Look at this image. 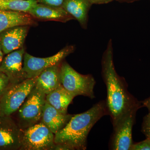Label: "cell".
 Returning a JSON list of instances; mask_svg holds the SVG:
<instances>
[{
	"instance_id": "obj_24",
	"label": "cell",
	"mask_w": 150,
	"mask_h": 150,
	"mask_svg": "<svg viewBox=\"0 0 150 150\" xmlns=\"http://www.w3.org/2000/svg\"><path fill=\"white\" fill-rule=\"evenodd\" d=\"M142 106V107H146L149 110V112H150V96L146 98L144 100L141 101Z\"/></svg>"
},
{
	"instance_id": "obj_19",
	"label": "cell",
	"mask_w": 150,
	"mask_h": 150,
	"mask_svg": "<svg viewBox=\"0 0 150 150\" xmlns=\"http://www.w3.org/2000/svg\"><path fill=\"white\" fill-rule=\"evenodd\" d=\"M10 85L9 79L7 76L4 73L0 72V98Z\"/></svg>"
},
{
	"instance_id": "obj_17",
	"label": "cell",
	"mask_w": 150,
	"mask_h": 150,
	"mask_svg": "<svg viewBox=\"0 0 150 150\" xmlns=\"http://www.w3.org/2000/svg\"><path fill=\"white\" fill-rule=\"evenodd\" d=\"M75 97L62 85L46 95V101L63 114H67L69 105Z\"/></svg>"
},
{
	"instance_id": "obj_3",
	"label": "cell",
	"mask_w": 150,
	"mask_h": 150,
	"mask_svg": "<svg viewBox=\"0 0 150 150\" xmlns=\"http://www.w3.org/2000/svg\"><path fill=\"white\" fill-rule=\"evenodd\" d=\"M61 84L75 97L83 96L93 99L94 88L96 83L93 76L78 73L67 62H62L61 67Z\"/></svg>"
},
{
	"instance_id": "obj_5",
	"label": "cell",
	"mask_w": 150,
	"mask_h": 150,
	"mask_svg": "<svg viewBox=\"0 0 150 150\" xmlns=\"http://www.w3.org/2000/svg\"><path fill=\"white\" fill-rule=\"evenodd\" d=\"M36 78L10 85L0 98V116H11L18 110L36 84Z\"/></svg>"
},
{
	"instance_id": "obj_26",
	"label": "cell",
	"mask_w": 150,
	"mask_h": 150,
	"mask_svg": "<svg viewBox=\"0 0 150 150\" xmlns=\"http://www.w3.org/2000/svg\"><path fill=\"white\" fill-rule=\"evenodd\" d=\"M120 1H125L126 2H132L135 1H137V0H120Z\"/></svg>"
},
{
	"instance_id": "obj_12",
	"label": "cell",
	"mask_w": 150,
	"mask_h": 150,
	"mask_svg": "<svg viewBox=\"0 0 150 150\" xmlns=\"http://www.w3.org/2000/svg\"><path fill=\"white\" fill-rule=\"evenodd\" d=\"M28 13L33 17L41 20L66 22L74 19L62 7H56L40 3H38Z\"/></svg>"
},
{
	"instance_id": "obj_15",
	"label": "cell",
	"mask_w": 150,
	"mask_h": 150,
	"mask_svg": "<svg viewBox=\"0 0 150 150\" xmlns=\"http://www.w3.org/2000/svg\"><path fill=\"white\" fill-rule=\"evenodd\" d=\"M92 5L89 0H65L62 7L77 20L82 28L86 29Z\"/></svg>"
},
{
	"instance_id": "obj_2",
	"label": "cell",
	"mask_w": 150,
	"mask_h": 150,
	"mask_svg": "<svg viewBox=\"0 0 150 150\" xmlns=\"http://www.w3.org/2000/svg\"><path fill=\"white\" fill-rule=\"evenodd\" d=\"M106 115L108 112L105 100L99 101L85 112L74 115L66 126L55 134V144L64 146L66 150L86 149L90 131Z\"/></svg>"
},
{
	"instance_id": "obj_11",
	"label": "cell",
	"mask_w": 150,
	"mask_h": 150,
	"mask_svg": "<svg viewBox=\"0 0 150 150\" xmlns=\"http://www.w3.org/2000/svg\"><path fill=\"white\" fill-rule=\"evenodd\" d=\"M29 27L28 25L15 26L0 33V43L4 54H9L23 47Z\"/></svg>"
},
{
	"instance_id": "obj_23",
	"label": "cell",
	"mask_w": 150,
	"mask_h": 150,
	"mask_svg": "<svg viewBox=\"0 0 150 150\" xmlns=\"http://www.w3.org/2000/svg\"><path fill=\"white\" fill-rule=\"evenodd\" d=\"M92 4H107L114 0H89Z\"/></svg>"
},
{
	"instance_id": "obj_1",
	"label": "cell",
	"mask_w": 150,
	"mask_h": 150,
	"mask_svg": "<svg viewBox=\"0 0 150 150\" xmlns=\"http://www.w3.org/2000/svg\"><path fill=\"white\" fill-rule=\"evenodd\" d=\"M101 75L106 90L105 100L108 115L114 126L129 112L142 108L141 101L130 92L123 77L117 74L113 61L112 40L107 43L101 59Z\"/></svg>"
},
{
	"instance_id": "obj_18",
	"label": "cell",
	"mask_w": 150,
	"mask_h": 150,
	"mask_svg": "<svg viewBox=\"0 0 150 150\" xmlns=\"http://www.w3.org/2000/svg\"><path fill=\"white\" fill-rule=\"evenodd\" d=\"M38 3L37 0H0V10L28 13Z\"/></svg>"
},
{
	"instance_id": "obj_25",
	"label": "cell",
	"mask_w": 150,
	"mask_h": 150,
	"mask_svg": "<svg viewBox=\"0 0 150 150\" xmlns=\"http://www.w3.org/2000/svg\"><path fill=\"white\" fill-rule=\"evenodd\" d=\"M4 53L2 49L1 46V43H0V64L3 61V56H4Z\"/></svg>"
},
{
	"instance_id": "obj_27",
	"label": "cell",
	"mask_w": 150,
	"mask_h": 150,
	"mask_svg": "<svg viewBox=\"0 0 150 150\" xmlns=\"http://www.w3.org/2000/svg\"><path fill=\"white\" fill-rule=\"evenodd\" d=\"M0 115H1V109H0Z\"/></svg>"
},
{
	"instance_id": "obj_13",
	"label": "cell",
	"mask_w": 150,
	"mask_h": 150,
	"mask_svg": "<svg viewBox=\"0 0 150 150\" xmlns=\"http://www.w3.org/2000/svg\"><path fill=\"white\" fill-rule=\"evenodd\" d=\"M73 115L61 113L46 101L40 122L55 134L66 126Z\"/></svg>"
},
{
	"instance_id": "obj_8",
	"label": "cell",
	"mask_w": 150,
	"mask_h": 150,
	"mask_svg": "<svg viewBox=\"0 0 150 150\" xmlns=\"http://www.w3.org/2000/svg\"><path fill=\"white\" fill-rule=\"evenodd\" d=\"M138 110L126 114L113 126L110 142V149L113 150H130L133 144L132 129Z\"/></svg>"
},
{
	"instance_id": "obj_20",
	"label": "cell",
	"mask_w": 150,
	"mask_h": 150,
	"mask_svg": "<svg viewBox=\"0 0 150 150\" xmlns=\"http://www.w3.org/2000/svg\"><path fill=\"white\" fill-rule=\"evenodd\" d=\"M142 132L146 138H150V112L143 118Z\"/></svg>"
},
{
	"instance_id": "obj_9",
	"label": "cell",
	"mask_w": 150,
	"mask_h": 150,
	"mask_svg": "<svg viewBox=\"0 0 150 150\" xmlns=\"http://www.w3.org/2000/svg\"><path fill=\"white\" fill-rule=\"evenodd\" d=\"M22 132L10 115L0 116V149H20Z\"/></svg>"
},
{
	"instance_id": "obj_10",
	"label": "cell",
	"mask_w": 150,
	"mask_h": 150,
	"mask_svg": "<svg viewBox=\"0 0 150 150\" xmlns=\"http://www.w3.org/2000/svg\"><path fill=\"white\" fill-rule=\"evenodd\" d=\"M25 53L23 47L12 51L7 55L0 64V72L7 76L11 84L19 83L26 79L23 71Z\"/></svg>"
},
{
	"instance_id": "obj_14",
	"label": "cell",
	"mask_w": 150,
	"mask_h": 150,
	"mask_svg": "<svg viewBox=\"0 0 150 150\" xmlns=\"http://www.w3.org/2000/svg\"><path fill=\"white\" fill-rule=\"evenodd\" d=\"M62 63L47 68L43 70L36 78V84L46 95L62 85L61 82Z\"/></svg>"
},
{
	"instance_id": "obj_22",
	"label": "cell",
	"mask_w": 150,
	"mask_h": 150,
	"mask_svg": "<svg viewBox=\"0 0 150 150\" xmlns=\"http://www.w3.org/2000/svg\"><path fill=\"white\" fill-rule=\"evenodd\" d=\"M38 3L51 6L61 7L65 0H37Z\"/></svg>"
},
{
	"instance_id": "obj_4",
	"label": "cell",
	"mask_w": 150,
	"mask_h": 150,
	"mask_svg": "<svg viewBox=\"0 0 150 150\" xmlns=\"http://www.w3.org/2000/svg\"><path fill=\"white\" fill-rule=\"evenodd\" d=\"M46 94L35 84L18 111L17 124L22 130L40 122Z\"/></svg>"
},
{
	"instance_id": "obj_6",
	"label": "cell",
	"mask_w": 150,
	"mask_h": 150,
	"mask_svg": "<svg viewBox=\"0 0 150 150\" xmlns=\"http://www.w3.org/2000/svg\"><path fill=\"white\" fill-rule=\"evenodd\" d=\"M55 134L43 123L38 122L22 130V150H51L55 146Z\"/></svg>"
},
{
	"instance_id": "obj_7",
	"label": "cell",
	"mask_w": 150,
	"mask_h": 150,
	"mask_svg": "<svg viewBox=\"0 0 150 150\" xmlns=\"http://www.w3.org/2000/svg\"><path fill=\"white\" fill-rule=\"evenodd\" d=\"M74 48L73 46H66L54 56L46 58L34 57L25 52L23 56V71L25 78L37 77L43 70L62 63L65 58L74 52Z\"/></svg>"
},
{
	"instance_id": "obj_21",
	"label": "cell",
	"mask_w": 150,
	"mask_h": 150,
	"mask_svg": "<svg viewBox=\"0 0 150 150\" xmlns=\"http://www.w3.org/2000/svg\"><path fill=\"white\" fill-rule=\"evenodd\" d=\"M130 150H150V138L144 141L133 144Z\"/></svg>"
},
{
	"instance_id": "obj_16",
	"label": "cell",
	"mask_w": 150,
	"mask_h": 150,
	"mask_svg": "<svg viewBox=\"0 0 150 150\" xmlns=\"http://www.w3.org/2000/svg\"><path fill=\"white\" fill-rule=\"evenodd\" d=\"M35 23L33 18L27 13L0 10V33L10 28Z\"/></svg>"
}]
</instances>
